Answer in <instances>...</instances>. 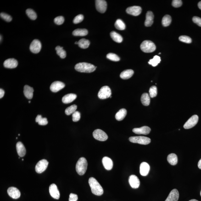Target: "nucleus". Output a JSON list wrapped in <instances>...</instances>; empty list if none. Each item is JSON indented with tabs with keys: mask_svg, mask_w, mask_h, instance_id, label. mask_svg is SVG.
<instances>
[{
	"mask_svg": "<svg viewBox=\"0 0 201 201\" xmlns=\"http://www.w3.org/2000/svg\"><path fill=\"white\" fill-rule=\"evenodd\" d=\"M78 199L77 195L75 194L71 193L69 195V201H77Z\"/></svg>",
	"mask_w": 201,
	"mask_h": 201,
	"instance_id": "obj_49",
	"label": "nucleus"
},
{
	"mask_svg": "<svg viewBox=\"0 0 201 201\" xmlns=\"http://www.w3.org/2000/svg\"><path fill=\"white\" fill-rule=\"evenodd\" d=\"M149 96L151 98L156 97L157 95V88L155 86H151L149 90Z\"/></svg>",
	"mask_w": 201,
	"mask_h": 201,
	"instance_id": "obj_41",
	"label": "nucleus"
},
{
	"mask_svg": "<svg viewBox=\"0 0 201 201\" xmlns=\"http://www.w3.org/2000/svg\"><path fill=\"white\" fill-rule=\"evenodd\" d=\"M182 5V1L180 0H174L172 2V5L175 8H178Z\"/></svg>",
	"mask_w": 201,
	"mask_h": 201,
	"instance_id": "obj_47",
	"label": "nucleus"
},
{
	"mask_svg": "<svg viewBox=\"0 0 201 201\" xmlns=\"http://www.w3.org/2000/svg\"><path fill=\"white\" fill-rule=\"evenodd\" d=\"M134 74V71L131 69L124 70L121 73L120 78L123 80H128Z\"/></svg>",
	"mask_w": 201,
	"mask_h": 201,
	"instance_id": "obj_26",
	"label": "nucleus"
},
{
	"mask_svg": "<svg viewBox=\"0 0 201 201\" xmlns=\"http://www.w3.org/2000/svg\"><path fill=\"white\" fill-rule=\"evenodd\" d=\"M110 36L112 39L118 43H121L123 41V38L120 34L114 31H111Z\"/></svg>",
	"mask_w": 201,
	"mask_h": 201,
	"instance_id": "obj_29",
	"label": "nucleus"
},
{
	"mask_svg": "<svg viewBox=\"0 0 201 201\" xmlns=\"http://www.w3.org/2000/svg\"><path fill=\"white\" fill-rule=\"evenodd\" d=\"M88 162L84 157H81L78 161L76 165V170L78 174L80 175H84L86 172L88 167Z\"/></svg>",
	"mask_w": 201,
	"mask_h": 201,
	"instance_id": "obj_3",
	"label": "nucleus"
},
{
	"mask_svg": "<svg viewBox=\"0 0 201 201\" xmlns=\"http://www.w3.org/2000/svg\"><path fill=\"white\" fill-rule=\"evenodd\" d=\"M0 16H1V18L4 19V20L8 22H11L12 20L11 17L10 15H9L7 14V13H1Z\"/></svg>",
	"mask_w": 201,
	"mask_h": 201,
	"instance_id": "obj_44",
	"label": "nucleus"
},
{
	"mask_svg": "<svg viewBox=\"0 0 201 201\" xmlns=\"http://www.w3.org/2000/svg\"><path fill=\"white\" fill-rule=\"evenodd\" d=\"M142 9L139 6H133L129 7L126 9L127 13L135 16H137L139 15L142 12Z\"/></svg>",
	"mask_w": 201,
	"mask_h": 201,
	"instance_id": "obj_14",
	"label": "nucleus"
},
{
	"mask_svg": "<svg viewBox=\"0 0 201 201\" xmlns=\"http://www.w3.org/2000/svg\"><path fill=\"white\" fill-rule=\"evenodd\" d=\"M90 42L88 40L86 39L82 38L78 41V44L79 47L85 49L88 48L90 45Z\"/></svg>",
	"mask_w": 201,
	"mask_h": 201,
	"instance_id": "obj_32",
	"label": "nucleus"
},
{
	"mask_svg": "<svg viewBox=\"0 0 201 201\" xmlns=\"http://www.w3.org/2000/svg\"><path fill=\"white\" fill-rule=\"evenodd\" d=\"M127 111L126 109L122 108L120 109L115 114V118L116 120L119 121L123 120L127 115Z\"/></svg>",
	"mask_w": 201,
	"mask_h": 201,
	"instance_id": "obj_27",
	"label": "nucleus"
},
{
	"mask_svg": "<svg viewBox=\"0 0 201 201\" xmlns=\"http://www.w3.org/2000/svg\"><path fill=\"white\" fill-rule=\"evenodd\" d=\"M73 35L76 36H84L88 34V31L86 29H77L73 32Z\"/></svg>",
	"mask_w": 201,
	"mask_h": 201,
	"instance_id": "obj_30",
	"label": "nucleus"
},
{
	"mask_svg": "<svg viewBox=\"0 0 201 201\" xmlns=\"http://www.w3.org/2000/svg\"><path fill=\"white\" fill-rule=\"evenodd\" d=\"M154 15L153 13L150 11H149L146 14V20L145 21V25L146 27L151 26L153 23Z\"/></svg>",
	"mask_w": 201,
	"mask_h": 201,
	"instance_id": "obj_22",
	"label": "nucleus"
},
{
	"mask_svg": "<svg viewBox=\"0 0 201 201\" xmlns=\"http://www.w3.org/2000/svg\"><path fill=\"white\" fill-rule=\"evenodd\" d=\"M102 163L105 168L107 170H110L113 167V162L109 157H105L102 159Z\"/></svg>",
	"mask_w": 201,
	"mask_h": 201,
	"instance_id": "obj_21",
	"label": "nucleus"
},
{
	"mask_svg": "<svg viewBox=\"0 0 201 201\" xmlns=\"http://www.w3.org/2000/svg\"><path fill=\"white\" fill-rule=\"evenodd\" d=\"M198 115H194L190 118L184 125V128L190 129L195 126L198 123Z\"/></svg>",
	"mask_w": 201,
	"mask_h": 201,
	"instance_id": "obj_9",
	"label": "nucleus"
},
{
	"mask_svg": "<svg viewBox=\"0 0 201 201\" xmlns=\"http://www.w3.org/2000/svg\"><path fill=\"white\" fill-rule=\"evenodd\" d=\"M55 50L56 51L57 54L62 58H64L66 57V51L63 49V47L60 46H57Z\"/></svg>",
	"mask_w": 201,
	"mask_h": 201,
	"instance_id": "obj_33",
	"label": "nucleus"
},
{
	"mask_svg": "<svg viewBox=\"0 0 201 201\" xmlns=\"http://www.w3.org/2000/svg\"><path fill=\"white\" fill-rule=\"evenodd\" d=\"M93 136L96 139L101 141H106L108 138L107 134L103 130L99 129L94 131Z\"/></svg>",
	"mask_w": 201,
	"mask_h": 201,
	"instance_id": "obj_7",
	"label": "nucleus"
},
{
	"mask_svg": "<svg viewBox=\"0 0 201 201\" xmlns=\"http://www.w3.org/2000/svg\"><path fill=\"white\" fill-rule=\"evenodd\" d=\"M179 40L181 42L186 43H191L192 42V39L189 36H182L179 38Z\"/></svg>",
	"mask_w": 201,
	"mask_h": 201,
	"instance_id": "obj_42",
	"label": "nucleus"
},
{
	"mask_svg": "<svg viewBox=\"0 0 201 201\" xmlns=\"http://www.w3.org/2000/svg\"><path fill=\"white\" fill-rule=\"evenodd\" d=\"M7 192L9 196L13 199H18L20 197V191L17 188L13 187H9L7 190Z\"/></svg>",
	"mask_w": 201,
	"mask_h": 201,
	"instance_id": "obj_15",
	"label": "nucleus"
},
{
	"mask_svg": "<svg viewBox=\"0 0 201 201\" xmlns=\"http://www.w3.org/2000/svg\"><path fill=\"white\" fill-rule=\"evenodd\" d=\"M64 18L63 16L57 17L54 19L55 23L58 25H62L64 23Z\"/></svg>",
	"mask_w": 201,
	"mask_h": 201,
	"instance_id": "obj_45",
	"label": "nucleus"
},
{
	"mask_svg": "<svg viewBox=\"0 0 201 201\" xmlns=\"http://www.w3.org/2000/svg\"><path fill=\"white\" fill-rule=\"evenodd\" d=\"M80 112L76 111L72 114V120L73 121L77 122L80 120Z\"/></svg>",
	"mask_w": 201,
	"mask_h": 201,
	"instance_id": "obj_46",
	"label": "nucleus"
},
{
	"mask_svg": "<svg viewBox=\"0 0 201 201\" xmlns=\"http://www.w3.org/2000/svg\"><path fill=\"white\" fill-rule=\"evenodd\" d=\"M41 44L38 40L35 39L32 42L30 47L31 52L34 53H38L41 50Z\"/></svg>",
	"mask_w": 201,
	"mask_h": 201,
	"instance_id": "obj_10",
	"label": "nucleus"
},
{
	"mask_svg": "<svg viewBox=\"0 0 201 201\" xmlns=\"http://www.w3.org/2000/svg\"><path fill=\"white\" fill-rule=\"evenodd\" d=\"M96 9L101 13H104L107 9V3L104 0H96Z\"/></svg>",
	"mask_w": 201,
	"mask_h": 201,
	"instance_id": "obj_11",
	"label": "nucleus"
},
{
	"mask_svg": "<svg viewBox=\"0 0 201 201\" xmlns=\"http://www.w3.org/2000/svg\"><path fill=\"white\" fill-rule=\"evenodd\" d=\"M200 195L201 196V192H200Z\"/></svg>",
	"mask_w": 201,
	"mask_h": 201,
	"instance_id": "obj_58",
	"label": "nucleus"
},
{
	"mask_svg": "<svg viewBox=\"0 0 201 201\" xmlns=\"http://www.w3.org/2000/svg\"><path fill=\"white\" fill-rule=\"evenodd\" d=\"M5 91L2 89H0V98H2L4 96Z\"/></svg>",
	"mask_w": 201,
	"mask_h": 201,
	"instance_id": "obj_50",
	"label": "nucleus"
},
{
	"mask_svg": "<svg viewBox=\"0 0 201 201\" xmlns=\"http://www.w3.org/2000/svg\"><path fill=\"white\" fill-rule=\"evenodd\" d=\"M77 96L74 94H69L66 95L62 99L63 103H72L76 98Z\"/></svg>",
	"mask_w": 201,
	"mask_h": 201,
	"instance_id": "obj_25",
	"label": "nucleus"
},
{
	"mask_svg": "<svg viewBox=\"0 0 201 201\" xmlns=\"http://www.w3.org/2000/svg\"><path fill=\"white\" fill-rule=\"evenodd\" d=\"M115 27L118 30H125V23L120 19H118L115 23Z\"/></svg>",
	"mask_w": 201,
	"mask_h": 201,
	"instance_id": "obj_37",
	"label": "nucleus"
},
{
	"mask_svg": "<svg viewBox=\"0 0 201 201\" xmlns=\"http://www.w3.org/2000/svg\"><path fill=\"white\" fill-rule=\"evenodd\" d=\"M26 13L28 17L32 20H35L37 18V15L36 13L33 9H28L26 10Z\"/></svg>",
	"mask_w": 201,
	"mask_h": 201,
	"instance_id": "obj_39",
	"label": "nucleus"
},
{
	"mask_svg": "<svg viewBox=\"0 0 201 201\" xmlns=\"http://www.w3.org/2000/svg\"><path fill=\"white\" fill-rule=\"evenodd\" d=\"M107 58L110 60L114 62L119 61L120 60V58L115 54L109 53L107 54Z\"/></svg>",
	"mask_w": 201,
	"mask_h": 201,
	"instance_id": "obj_40",
	"label": "nucleus"
},
{
	"mask_svg": "<svg viewBox=\"0 0 201 201\" xmlns=\"http://www.w3.org/2000/svg\"><path fill=\"white\" fill-rule=\"evenodd\" d=\"M16 148L18 155L20 157H23L26 154V149L22 142H18L17 143Z\"/></svg>",
	"mask_w": 201,
	"mask_h": 201,
	"instance_id": "obj_23",
	"label": "nucleus"
},
{
	"mask_svg": "<svg viewBox=\"0 0 201 201\" xmlns=\"http://www.w3.org/2000/svg\"><path fill=\"white\" fill-rule=\"evenodd\" d=\"M36 121L38 123L39 125H47L48 124L47 118H42L41 115H38L36 116Z\"/></svg>",
	"mask_w": 201,
	"mask_h": 201,
	"instance_id": "obj_36",
	"label": "nucleus"
},
{
	"mask_svg": "<svg viewBox=\"0 0 201 201\" xmlns=\"http://www.w3.org/2000/svg\"><path fill=\"white\" fill-rule=\"evenodd\" d=\"M150 166L146 162L141 163L140 167V173L142 176H147L149 172Z\"/></svg>",
	"mask_w": 201,
	"mask_h": 201,
	"instance_id": "obj_20",
	"label": "nucleus"
},
{
	"mask_svg": "<svg viewBox=\"0 0 201 201\" xmlns=\"http://www.w3.org/2000/svg\"><path fill=\"white\" fill-rule=\"evenodd\" d=\"M198 8H199L201 10V1H200V2L199 3H198Z\"/></svg>",
	"mask_w": 201,
	"mask_h": 201,
	"instance_id": "obj_52",
	"label": "nucleus"
},
{
	"mask_svg": "<svg viewBox=\"0 0 201 201\" xmlns=\"http://www.w3.org/2000/svg\"><path fill=\"white\" fill-rule=\"evenodd\" d=\"M189 201H198L197 200H196V199H192V200H190Z\"/></svg>",
	"mask_w": 201,
	"mask_h": 201,
	"instance_id": "obj_53",
	"label": "nucleus"
},
{
	"mask_svg": "<svg viewBox=\"0 0 201 201\" xmlns=\"http://www.w3.org/2000/svg\"><path fill=\"white\" fill-rule=\"evenodd\" d=\"M192 21L198 26L201 27V18L197 17H194L192 18Z\"/></svg>",
	"mask_w": 201,
	"mask_h": 201,
	"instance_id": "obj_48",
	"label": "nucleus"
},
{
	"mask_svg": "<svg viewBox=\"0 0 201 201\" xmlns=\"http://www.w3.org/2000/svg\"><path fill=\"white\" fill-rule=\"evenodd\" d=\"M34 89L29 85H25L24 88V93L25 97L29 99H31L33 96Z\"/></svg>",
	"mask_w": 201,
	"mask_h": 201,
	"instance_id": "obj_24",
	"label": "nucleus"
},
{
	"mask_svg": "<svg viewBox=\"0 0 201 201\" xmlns=\"http://www.w3.org/2000/svg\"><path fill=\"white\" fill-rule=\"evenodd\" d=\"M48 162L46 159H42L37 163L35 167V170L37 173L40 174L43 172L47 169Z\"/></svg>",
	"mask_w": 201,
	"mask_h": 201,
	"instance_id": "obj_8",
	"label": "nucleus"
},
{
	"mask_svg": "<svg viewBox=\"0 0 201 201\" xmlns=\"http://www.w3.org/2000/svg\"><path fill=\"white\" fill-rule=\"evenodd\" d=\"M88 182L91 192L93 194L98 196L102 195L103 194V188L94 178H90Z\"/></svg>",
	"mask_w": 201,
	"mask_h": 201,
	"instance_id": "obj_1",
	"label": "nucleus"
},
{
	"mask_svg": "<svg viewBox=\"0 0 201 201\" xmlns=\"http://www.w3.org/2000/svg\"><path fill=\"white\" fill-rule=\"evenodd\" d=\"M129 182L130 186L133 188H137L139 187L140 180L136 175H132L129 177Z\"/></svg>",
	"mask_w": 201,
	"mask_h": 201,
	"instance_id": "obj_16",
	"label": "nucleus"
},
{
	"mask_svg": "<svg viewBox=\"0 0 201 201\" xmlns=\"http://www.w3.org/2000/svg\"><path fill=\"white\" fill-rule=\"evenodd\" d=\"M159 54H161V53H159Z\"/></svg>",
	"mask_w": 201,
	"mask_h": 201,
	"instance_id": "obj_57",
	"label": "nucleus"
},
{
	"mask_svg": "<svg viewBox=\"0 0 201 201\" xmlns=\"http://www.w3.org/2000/svg\"><path fill=\"white\" fill-rule=\"evenodd\" d=\"M198 168H199L200 169H201V159L199 161V162H198Z\"/></svg>",
	"mask_w": 201,
	"mask_h": 201,
	"instance_id": "obj_51",
	"label": "nucleus"
},
{
	"mask_svg": "<svg viewBox=\"0 0 201 201\" xmlns=\"http://www.w3.org/2000/svg\"><path fill=\"white\" fill-rule=\"evenodd\" d=\"M97 67L90 63L82 62L77 64L75 65V70L80 72L91 73L96 70Z\"/></svg>",
	"mask_w": 201,
	"mask_h": 201,
	"instance_id": "obj_2",
	"label": "nucleus"
},
{
	"mask_svg": "<svg viewBox=\"0 0 201 201\" xmlns=\"http://www.w3.org/2000/svg\"><path fill=\"white\" fill-rule=\"evenodd\" d=\"M30 102H31V101H29V103H30Z\"/></svg>",
	"mask_w": 201,
	"mask_h": 201,
	"instance_id": "obj_56",
	"label": "nucleus"
},
{
	"mask_svg": "<svg viewBox=\"0 0 201 201\" xmlns=\"http://www.w3.org/2000/svg\"><path fill=\"white\" fill-rule=\"evenodd\" d=\"M18 63L16 60L13 58H10L5 61L3 65L5 68L13 69L17 66Z\"/></svg>",
	"mask_w": 201,
	"mask_h": 201,
	"instance_id": "obj_18",
	"label": "nucleus"
},
{
	"mask_svg": "<svg viewBox=\"0 0 201 201\" xmlns=\"http://www.w3.org/2000/svg\"><path fill=\"white\" fill-rule=\"evenodd\" d=\"M179 197L178 191L177 189H174L170 192L165 201H178Z\"/></svg>",
	"mask_w": 201,
	"mask_h": 201,
	"instance_id": "obj_19",
	"label": "nucleus"
},
{
	"mask_svg": "<svg viewBox=\"0 0 201 201\" xmlns=\"http://www.w3.org/2000/svg\"><path fill=\"white\" fill-rule=\"evenodd\" d=\"M129 140L130 142L140 144L147 145L151 143V139L145 136H133L130 137Z\"/></svg>",
	"mask_w": 201,
	"mask_h": 201,
	"instance_id": "obj_5",
	"label": "nucleus"
},
{
	"mask_svg": "<svg viewBox=\"0 0 201 201\" xmlns=\"http://www.w3.org/2000/svg\"><path fill=\"white\" fill-rule=\"evenodd\" d=\"M77 106L76 105H73L70 106L68 107L65 109V113L67 115H69L76 111Z\"/></svg>",
	"mask_w": 201,
	"mask_h": 201,
	"instance_id": "obj_38",
	"label": "nucleus"
},
{
	"mask_svg": "<svg viewBox=\"0 0 201 201\" xmlns=\"http://www.w3.org/2000/svg\"><path fill=\"white\" fill-rule=\"evenodd\" d=\"M161 61L160 57L159 56L156 55L152 59L150 60L148 63L152 65V66L155 67L158 65V64Z\"/></svg>",
	"mask_w": 201,
	"mask_h": 201,
	"instance_id": "obj_34",
	"label": "nucleus"
},
{
	"mask_svg": "<svg viewBox=\"0 0 201 201\" xmlns=\"http://www.w3.org/2000/svg\"><path fill=\"white\" fill-rule=\"evenodd\" d=\"M168 162L172 165H176L178 163V157L177 155L174 153L169 154L167 157Z\"/></svg>",
	"mask_w": 201,
	"mask_h": 201,
	"instance_id": "obj_28",
	"label": "nucleus"
},
{
	"mask_svg": "<svg viewBox=\"0 0 201 201\" xmlns=\"http://www.w3.org/2000/svg\"><path fill=\"white\" fill-rule=\"evenodd\" d=\"M141 102L143 105L148 106L150 103V98L148 94L145 93L143 94L141 96Z\"/></svg>",
	"mask_w": 201,
	"mask_h": 201,
	"instance_id": "obj_31",
	"label": "nucleus"
},
{
	"mask_svg": "<svg viewBox=\"0 0 201 201\" xmlns=\"http://www.w3.org/2000/svg\"><path fill=\"white\" fill-rule=\"evenodd\" d=\"M141 50L145 53H152L155 50V45L152 41L145 40L141 45Z\"/></svg>",
	"mask_w": 201,
	"mask_h": 201,
	"instance_id": "obj_4",
	"label": "nucleus"
},
{
	"mask_svg": "<svg viewBox=\"0 0 201 201\" xmlns=\"http://www.w3.org/2000/svg\"><path fill=\"white\" fill-rule=\"evenodd\" d=\"M65 87V84L60 81H55L52 83L50 86V90L52 92H56Z\"/></svg>",
	"mask_w": 201,
	"mask_h": 201,
	"instance_id": "obj_12",
	"label": "nucleus"
},
{
	"mask_svg": "<svg viewBox=\"0 0 201 201\" xmlns=\"http://www.w3.org/2000/svg\"><path fill=\"white\" fill-rule=\"evenodd\" d=\"M151 131L150 128L148 126H144L140 128H136L133 129V131L135 134L138 135H147Z\"/></svg>",
	"mask_w": 201,
	"mask_h": 201,
	"instance_id": "obj_17",
	"label": "nucleus"
},
{
	"mask_svg": "<svg viewBox=\"0 0 201 201\" xmlns=\"http://www.w3.org/2000/svg\"><path fill=\"white\" fill-rule=\"evenodd\" d=\"M78 44V42L77 41H76V42H75V44Z\"/></svg>",
	"mask_w": 201,
	"mask_h": 201,
	"instance_id": "obj_54",
	"label": "nucleus"
},
{
	"mask_svg": "<svg viewBox=\"0 0 201 201\" xmlns=\"http://www.w3.org/2000/svg\"><path fill=\"white\" fill-rule=\"evenodd\" d=\"M84 19V17L83 15L82 14H80L79 15L76 16V17L73 20V23L75 24H78L81 23L83 21Z\"/></svg>",
	"mask_w": 201,
	"mask_h": 201,
	"instance_id": "obj_43",
	"label": "nucleus"
},
{
	"mask_svg": "<svg viewBox=\"0 0 201 201\" xmlns=\"http://www.w3.org/2000/svg\"><path fill=\"white\" fill-rule=\"evenodd\" d=\"M172 21V18L170 15H167L164 16L162 19V24L164 27H167L170 25Z\"/></svg>",
	"mask_w": 201,
	"mask_h": 201,
	"instance_id": "obj_35",
	"label": "nucleus"
},
{
	"mask_svg": "<svg viewBox=\"0 0 201 201\" xmlns=\"http://www.w3.org/2000/svg\"><path fill=\"white\" fill-rule=\"evenodd\" d=\"M49 192L51 196L54 199H59L60 194L56 185L54 184H52L49 187Z\"/></svg>",
	"mask_w": 201,
	"mask_h": 201,
	"instance_id": "obj_13",
	"label": "nucleus"
},
{
	"mask_svg": "<svg viewBox=\"0 0 201 201\" xmlns=\"http://www.w3.org/2000/svg\"><path fill=\"white\" fill-rule=\"evenodd\" d=\"M1 38H2V36H1Z\"/></svg>",
	"mask_w": 201,
	"mask_h": 201,
	"instance_id": "obj_55",
	"label": "nucleus"
},
{
	"mask_svg": "<svg viewBox=\"0 0 201 201\" xmlns=\"http://www.w3.org/2000/svg\"><path fill=\"white\" fill-rule=\"evenodd\" d=\"M111 91L109 86H103L99 91L98 97L101 99H105L111 96Z\"/></svg>",
	"mask_w": 201,
	"mask_h": 201,
	"instance_id": "obj_6",
	"label": "nucleus"
}]
</instances>
